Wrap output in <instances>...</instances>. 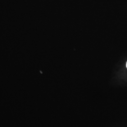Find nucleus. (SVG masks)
I'll return each mask as SVG.
<instances>
[{"label":"nucleus","mask_w":127,"mask_h":127,"mask_svg":"<svg viewBox=\"0 0 127 127\" xmlns=\"http://www.w3.org/2000/svg\"><path fill=\"white\" fill-rule=\"evenodd\" d=\"M126 66H127V64H126Z\"/></svg>","instance_id":"f257e3e1"}]
</instances>
